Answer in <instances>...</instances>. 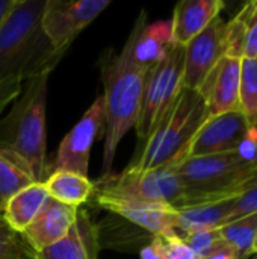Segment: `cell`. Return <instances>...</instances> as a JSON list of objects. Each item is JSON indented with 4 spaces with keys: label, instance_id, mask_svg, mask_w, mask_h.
Segmentation results:
<instances>
[{
    "label": "cell",
    "instance_id": "1",
    "mask_svg": "<svg viewBox=\"0 0 257 259\" xmlns=\"http://www.w3.org/2000/svg\"><path fill=\"white\" fill-rule=\"evenodd\" d=\"M48 76L45 71L26 80L8 114L0 117V155L39 184L50 175L45 132Z\"/></svg>",
    "mask_w": 257,
    "mask_h": 259
},
{
    "label": "cell",
    "instance_id": "2",
    "mask_svg": "<svg viewBox=\"0 0 257 259\" xmlns=\"http://www.w3.org/2000/svg\"><path fill=\"white\" fill-rule=\"evenodd\" d=\"M44 8L45 0H15L0 24V80L24 83L41 73H52L62 58L42 29Z\"/></svg>",
    "mask_w": 257,
    "mask_h": 259
},
{
    "label": "cell",
    "instance_id": "3",
    "mask_svg": "<svg viewBox=\"0 0 257 259\" xmlns=\"http://www.w3.org/2000/svg\"><path fill=\"white\" fill-rule=\"evenodd\" d=\"M100 76L105 87L106 132L103 147V176L112 173L117 147L124 135L136 126L145 70L133 64L123 52L106 49L100 59Z\"/></svg>",
    "mask_w": 257,
    "mask_h": 259
},
{
    "label": "cell",
    "instance_id": "4",
    "mask_svg": "<svg viewBox=\"0 0 257 259\" xmlns=\"http://www.w3.org/2000/svg\"><path fill=\"white\" fill-rule=\"evenodd\" d=\"M209 117L203 96L197 90L183 87L144 146L133 155L129 167L148 171L180 162Z\"/></svg>",
    "mask_w": 257,
    "mask_h": 259
},
{
    "label": "cell",
    "instance_id": "5",
    "mask_svg": "<svg viewBox=\"0 0 257 259\" xmlns=\"http://www.w3.org/2000/svg\"><path fill=\"white\" fill-rule=\"evenodd\" d=\"M174 170L194 206L239 196L257 184V165L244 161L236 150L185 158Z\"/></svg>",
    "mask_w": 257,
    "mask_h": 259
},
{
    "label": "cell",
    "instance_id": "6",
    "mask_svg": "<svg viewBox=\"0 0 257 259\" xmlns=\"http://www.w3.org/2000/svg\"><path fill=\"white\" fill-rule=\"evenodd\" d=\"M174 165L148 171L127 167L123 173H109L92 182L94 193L159 203L174 211L191 208L194 203L177 178Z\"/></svg>",
    "mask_w": 257,
    "mask_h": 259
},
{
    "label": "cell",
    "instance_id": "7",
    "mask_svg": "<svg viewBox=\"0 0 257 259\" xmlns=\"http://www.w3.org/2000/svg\"><path fill=\"white\" fill-rule=\"evenodd\" d=\"M183 67L185 47L174 46L159 64L145 73L141 111L135 126L139 149L183 88Z\"/></svg>",
    "mask_w": 257,
    "mask_h": 259
},
{
    "label": "cell",
    "instance_id": "8",
    "mask_svg": "<svg viewBox=\"0 0 257 259\" xmlns=\"http://www.w3.org/2000/svg\"><path fill=\"white\" fill-rule=\"evenodd\" d=\"M106 108L103 96H98L86 109L74 127L64 137L59 144L53 171L64 170L88 178L89 155L94 143L105 137Z\"/></svg>",
    "mask_w": 257,
    "mask_h": 259
},
{
    "label": "cell",
    "instance_id": "9",
    "mask_svg": "<svg viewBox=\"0 0 257 259\" xmlns=\"http://www.w3.org/2000/svg\"><path fill=\"white\" fill-rule=\"evenodd\" d=\"M109 5V0H45L41 24L53 49L64 55L74 38Z\"/></svg>",
    "mask_w": 257,
    "mask_h": 259
},
{
    "label": "cell",
    "instance_id": "10",
    "mask_svg": "<svg viewBox=\"0 0 257 259\" xmlns=\"http://www.w3.org/2000/svg\"><path fill=\"white\" fill-rule=\"evenodd\" d=\"M91 200L100 209L118 215L153 237H176L177 211L159 203L92 193Z\"/></svg>",
    "mask_w": 257,
    "mask_h": 259
},
{
    "label": "cell",
    "instance_id": "11",
    "mask_svg": "<svg viewBox=\"0 0 257 259\" xmlns=\"http://www.w3.org/2000/svg\"><path fill=\"white\" fill-rule=\"evenodd\" d=\"M226 56V21L217 17L185 46L183 87L198 90L214 67Z\"/></svg>",
    "mask_w": 257,
    "mask_h": 259
},
{
    "label": "cell",
    "instance_id": "12",
    "mask_svg": "<svg viewBox=\"0 0 257 259\" xmlns=\"http://www.w3.org/2000/svg\"><path fill=\"white\" fill-rule=\"evenodd\" d=\"M250 127L251 126L241 111L209 117L189 144L185 158L235 152Z\"/></svg>",
    "mask_w": 257,
    "mask_h": 259
},
{
    "label": "cell",
    "instance_id": "13",
    "mask_svg": "<svg viewBox=\"0 0 257 259\" xmlns=\"http://www.w3.org/2000/svg\"><path fill=\"white\" fill-rule=\"evenodd\" d=\"M174 46L171 20L147 24V14L142 11L123 47V53L133 64L148 71L159 64Z\"/></svg>",
    "mask_w": 257,
    "mask_h": 259
},
{
    "label": "cell",
    "instance_id": "14",
    "mask_svg": "<svg viewBox=\"0 0 257 259\" xmlns=\"http://www.w3.org/2000/svg\"><path fill=\"white\" fill-rule=\"evenodd\" d=\"M241 62L242 59L224 56L197 90L203 96L211 117L241 111Z\"/></svg>",
    "mask_w": 257,
    "mask_h": 259
},
{
    "label": "cell",
    "instance_id": "15",
    "mask_svg": "<svg viewBox=\"0 0 257 259\" xmlns=\"http://www.w3.org/2000/svg\"><path fill=\"white\" fill-rule=\"evenodd\" d=\"M79 208L48 197L33 222L21 234L30 249L38 253L62 240L76 222Z\"/></svg>",
    "mask_w": 257,
    "mask_h": 259
},
{
    "label": "cell",
    "instance_id": "16",
    "mask_svg": "<svg viewBox=\"0 0 257 259\" xmlns=\"http://www.w3.org/2000/svg\"><path fill=\"white\" fill-rule=\"evenodd\" d=\"M97 226L86 209L79 208L68 234L53 246L36 253V259H98Z\"/></svg>",
    "mask_w": 257,
    "mask_h": 259
},
{
    "label": "cell",
    "instance_id": "17",
    "mask_svg": "<svg viewBox=\"0 0 257 259\" xmlns=\"http://www.w3.org/2000/svg\"><path fill=\"white\" fill-rule=\"evenodd\" d=\"M223 8L224 2L221 0H183L177 3L171 18L174 44L185 47L211 21L220 17Z\"/></svg>",
    "mask_w": 257,
    "mask_h": 259
},
{
    "label": "cell",
    "instance_id": "18",
    "mask_svg": "<svg viewBox=\"0 0 257 259\" xmlns=\"http://www.w3.org/2000/svg\"><path fill=\"white\" fill-rule=\"evenodd\" d=\"M238 196L200 203L182 211H177L176 220V234L182 237L189 232L203 231V229H220L226 226L230 220V215L235 208Z\"/></svg>",
    "mask_w": 257,
    "mask_h": 259
},
{
    "label": "cell",
    "instance_id": "19",
    "mask_svg": "<svg viewBox=\"0 0 257 259\" xmlns=\"http://www.w3.org/2000/svg\"><path fill=\"white\" fill-rule=\"evenodd\" d=\"M47 199L48 193L44 184L32 182L11 197L2 212V217L15 232L23 234L41 211Z\"/></svg>",
    "mask_w": 257,
    "mask_h": 259
},
{
    "label": "cell",
    "instance_id": "20",
    "mask_svg": "<svg viewBox=\"0 0 257 259\" xmlns=\"http://www.w3.org/2000/svg\"><path fill=\"white\" fill-rule=\"evenodd\" d=\"M97 235L100 249L112 247L117 250H133L145 247L155 237L133 223L111 214L101 223H97Z\"/></svg>",
    "mask_w": 257,
    "mask_h": 259
},
{
    "label": "cell",
    "instance_id": "21",
    "mask_svg": "<svg viewBox=\"0 0 257 259\" xmlns=\"http://www.w3.org/2000/svg\"><path fill=\"white\" fill-rule=\"evenodd\" d=\"M42 184L48 197L74 208H80L83 203L89 202L94 193L92 181L86 176L64 170L52 171Z\"/></svg>",
    "mask_w": 257,
    "mask_h": 259
},
{
    "label": "cell",
    "instance_id": "22",
    "mask_svg": "<svg viewBox=\"0 0 257 259\" xmlns=\"http://www.w3.org/2000/svg\"><path fill=\"white\" fill-rule=\"evenodd\" d=\"M224 241L232 246L239 259H247L253 255V244L257 237V212L238 219L220 228Z\"/></svg>",
    "mask_w": 257,
    "mask_h": 259
},
{
    "label": "cell",
    "instance_id": "23",
    "mask_svg": "<svg viewBox=\"0 0 257 259\" xmlns=\"http://www.w3.org/2000/svg\"><path fill=\"white\" fill-rule=\"evenodd\" d=\"M239 108L251 127L257 126V59L244 58L241 62Z\"/></svg>",
    "mask_w": 257,
    "mask_h": 259
},
{
    "label": "cell",
    "instance_id": "24",
    "mask_svg": "<svg viewBox=\"0 0 257 259\" xmlns=\"http://www.w3.org/2000/svg\"><path fill=\"white\" fill-rule=\"evenodd\" d=\"M251 11V2H247L242 9L226 23V56L233 59L245 58L247 44V20Z\"/></svg>",
    "mask_w": 257,
    "mask_h": 259
},
{
    "label": "cell",
    "instance_id": "25",
    "mask_svg": "<svg viewBox=\"0 0 257 259\" xmlns=\"http://www.w3.org/2000/svg\"><path fill=\"white\" fill-rule=\"evenodd\" d=\"M32 182L33 181L24 171L0 155V214L11 197Z\"/></svg>",
    "mask_w": 257,
    "mask_h": 259
},
{
    "label": "cell",
    "instance_id": "26",
    "mask_svg": "<svg viewBox=\"0 0 257 259\" xmlns=\"http://www.w3.org/2000/svg\"><path fill=\"white\" fill-rule=\"evenodd\" d=\"M0 259H36L21 234L15 232L0 214Z\"/></svg>",
    "mask_w": 257,
    "mask_h": 259
},
{
    "label": "cell",
    "instance_id": "27",
    "mask_svg": "<svg viewBox=\"0 0 257 259\" xmlns=\"http://www.w3.org/2000/svg\"><path fill=\"white\" fill-rule=\"evenodd\" d=\"M186 246L192 250L195 258H206L226 246L227 243L224 241L220 229H203V231H195L189 232L180 237Z\"/></svg>",
    "mask_w": 257,
    "mask_h": 259
},
{
    "label": "cell",
    "instance_id": "28",
    "mask_svg": "<svg viewBox=\"0 0 257 259\" xmlns=\"http://www.w3.org/2000/svg\"><path fill=\"white\" fill-rule=\"evenodd\" d=\"M254 212H257V184L248 187L245 191H242L236 197L235 208H233L229 223H232L238 219H242L245 215L254 214Z\"/></svg>",
    "mask_w": 257,
    "mask_h": 259
},
{
    "label": "cell",
    "instance_id": "29",
    "mask_svg": "<svg viewBox=\"0 0 257 259\" xmlns=\"http://www.w3.org/2000/svg\"><path fill=\"white\" fill-rule=\"evenodd\" d=\"M165 259H195L192 250L180 237H159Z\"/></svg>",
    "mask_w": 257,
    "mask_h": 259
},
{
    "label": "cell",
    "instance_id": "30",
    "mask_svg": "<svg viewBox=\"0 0 257 259\" xmlns=\"http://www.w3.org/2000/svg\"><path fill=\"white\" fill-rule=\"evenodd\" d=\"M245 58L257 59V0L251 2V11L247 20Z\"/></svg>",
    "mask_w": 257,
    "mask_h": 259
},
{
    "label": "cell",
    "instance_id": "31",
    "mask_svg": "<svg viewBox=\"0 0 257 259\" xmlns=\"http://www.w3.org/2000/svg\"><path fill=\"white\" fill-rule=\"evenodd\" d=\"M23 82L18 79H6L0 80V117L6 106H9L21 93Z\"/></svg>",
    "mask_w": 257,
    "mask_h": 259
},
{
    "label": "cell",
    "instance_id": "32",
    "mask_svg": "<svg viewBox=\"0 0 257 259\" xmlns=\"http://www.w3.org/2000/svg\"><path fill=\"white\" fill-rule=\"evenodd\" d=\"M236 152L244 161L257 165V126L250 127L248 134L245 135V138L242 140Z\"/></svg>",
    "mask_w": 257,
    "mask_h": 259
},
{
    "label": "cell",
    "instance_id": "33",
    "mask_svg": "<svg viewBox=\"0 0 257 259\" xmlns=\"http://www.w3.org/2000/svg\"><path fill=\"white\" fill-rule=\"evenodd\" d=\"M139 256L141 259H165L161 246V238L155 237L145 247L139 250Z\"/></svg>",
    "mask_w": 257,
    "mask_h": 259
},
{
    "label": "cell",
    "instance_id": "34",
    "mask_svg": "<svg viewBox=\"0 0 257 259\" xmlns=\"http://www.w3.org/2000/svg\"><path fill=\"white\" fill-rule=\"evenodd\" d=\"M200 259H239V255H238V252L232 246L226 244L221 249H218L217 252H214L212 255Z\"/></svg>",
    "mask_w": 257,
    "mask_h": 259
},
{
    "label": "cell",
    "instance_id": "35",
    "mask_svg": "<svg viewBox=\"0 0 257 259\" xmlns=\"http://www.w3.org/2000/svg\"><path fill=\"white\" fill-rule=\"evenodd\" d=\"M14 3H15V0H0V24L3 23V20L12 9Z\"/></svg>",
    "mask_w": 257,
    "mask_h": 259
},
{
    "label": "cell",
    "instance_id": "36",
    "mask_svg": "<svg viewBox=\"0 0 257 259\" xmlns=\"http://www.w3.org/2000/svg\"><path fill=\"white\" fill-rule=\"evenodd\" d=\"M257 253V237L256 240H254V244H253V255H256Z\"/></svg>",
    "mask_w": 257,
    "mask_h": 259
},
{
    "label": "cell",
    "instance_id": "37",
    "mask_svg": "<svg viewBox=\"0 0 257 259\" xmlns=\"http://www.w3.org/2000/svg\"><path fill=\"white\" fill-rule=\"evenodd\" d=\"M251 259H257V253H256V255H254V256H253V258H251Z\"/></svg>",
    "mask_w": 257,
    "mask_h": 259
},
{
    "label": "cell",
    "instance_id": "38",
    "mask_svg": "<svg viewBox=\"0 0 257 259\" xmlns=\"http://www.w3.org/2000/svg\"><path fill=\"white\" fill-rule=\"evenodd\" d=\"M195 259H200V258H195Z\"/></svg>",
    "mask_w": 257,
    "mask_h": 259
}]
</instances>
